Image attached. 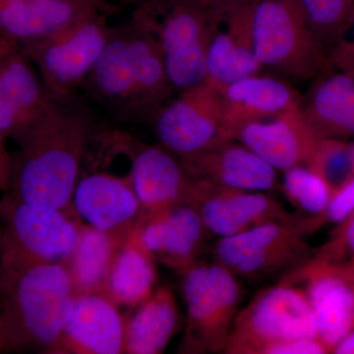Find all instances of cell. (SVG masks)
I'll return each instance as SVG.
<instances>
[{
    "label": "cell",
    "mask_w": 354,
    "mask_h": 354,
    "mask_svg": "<svg viewBox=\"0 0 354 354\" xmlns=\"http://www.w3.org/2000/svg\"><path fill=\"white\" fill-rule=\"evenodd\" d=\"M97 127L94 111L78 94L51 97L44 113L18 141L6 193L32 206L71 209Z\"/></svg>",
    "instance_id": "1"
},
{
    "label": "cell",
    "mask_w": 354,
    "mask_h": 354,
    "mask_svg": "<svg viewBox=\"0 0 354 354\" xmlns=\"http://www.w3.org/2000/svg\"><path fill=\"white\" fill-rule=\"evenodd\" d=\"M81 88L121 122L152 120L176 91L158 39L131 22L115 27Z\"/></svg>",
    "instance_id": "2"
},
{
    "label": "cell",
    "mask_w": 354,
    "mask_h": 354,
    "mask_svg": "<svg viewBox=\"0 0 354 354\" xmlns=\"http://www.w3.org/2000/svg\"><path fill=\"white\" fill-rule=\"evenodd\" d=\"M76 297L66 266H34L0 290V353L48 354Z\"/></svg>",
    "instance_id": "3"
},
{
    "label": "cell",
    "mask_w": 354,
    "mask_h": 354,
    "mask_svg": "<svg viewBox=\"0 0 354 354\" xmlns=\"http://www.w3.org/2000/svg\"><path fill=\"white\" fill-rule=\"evenodd\" d=\"M221 13L216 0H147L132 20L157 38L174 90L206 80L207 58Z\"/></svg>",
    "instance_id": "4"
},
{
    "label": "cell",
    "mask_w": 354,
    "mask_h": 354,
    "mask_svg": "<svg viewBox=\"0 0 354 354\" xmlns=\"http://www.w3.org/2000/svg\"><path fill=\"white\" fill-rule=\"evenodd\" d=\"M0 290L34 266L65 264L82 221L73 209L32 206L4 193L0 199Z\"/></svg>",
    "instance_id": "5"
},
{
    "label": "cell",
    "mask_w": 354,
    "mask_h": 354,
    "mask_svg": "<svg viewBox=\"0 0 354 354\" xmlns=\"http://www.w3.org/2000/svg\"><path fill=\"white\" fill-rule=\"evenodd\" d=\"M254 51L262 68L297 82L329 68V51L298 0H250Z\"/></svg>",
    "instance_id": "6"
},
{
    "label": "cell",
    "mask_w": 354,
    "mask_h": 354,
    "mask_svg": "<svg viewBox=\"0 0 354 354\" xmlns=\"http://www.w3.org/2000/svg\"><path fill=\"white\" fill-rule=\"evenodd\" d=\"M111 14H90L48 36L22 44L21 51L36 67L50 97L78 94L113 37Z\"/></svg>",
    "instance_id": "7"
},
{
    "label": "cell",
    "mask_w": 354,
    "mask_h": 354,
    "mask_svg": "<svg viewBox=\"0 0 354 354\" xmlns=\"http://www.w3.org/2000/svg\"><path fill=\"white\" fill-rule=\"evenodd\" d=\"M183 274L187 324L178 353H223L241 302L236 276L218 263L198 262Z\"/></svg>",
    "instance_id": "8"
},
{
    "label": "cell",
    "mask_w": 354,
    "mask_h": 354,
    "mask_svg": "<svg viewBox=\"0 0 354 354\" xmlns=\"http://www.w3.org/2000/svg\"><path fill=\"white\" fill-rule=\"evenodd\" d=\"M299 337L318 339L315 317L304 291L279 281L239 311L223 353L257 354L266 344Z\"/></svg>",
    "instance_id": "9"
},
{
    "label": "cell",
    "mask_w": 354,
    "mask_h": 354,
    "mask_svg": "<svg viewBox=\"0 0 354 354\" xmlns=\"http://www.w3.org/2000/svg\"><path fill=\"white\" fill-rule=\"evenodd\" d=\"M313 234L308 216L300 213L292 220L274 221L243 234L220 239L215 259L247 279H263L279 272H288L311 257L305 239Z\"/></svg>",
    "instance_id": "10"
},
{
    "label": "cell",
    "mask_w": 354,
    "mask_h": 354,
    "mask_svg": "<svg viewBox=\"0 0 354 354\" xmlns=\"http://www.w3.org/2000/svg\"><path fill=\"white\" fill-rule=\"evenodd\" d=\"M279 281L304 291L315 317L318 339L332 353L354 327V265L311 255Z\"/></svg>",
    "instance_id": "11"
},
{
    "label": "cell",
    "mask_w": 354,
    "mask_h": 354,
    "mask_svg": "<svg viewBox=\"0 0 354 354\" xmlns=\"http://www.w3.org/2000/svg\"><path fill=\"white\" fill-rule=\"evenodd\" d=\"M151 122L160 145L177 157L204 150L221 142V92L203 81L181 91Z\"/></svg>",
    "instance_id": "12"
},
{
    "label": "cell",
    "mask_w": 354,
    "mask_h": 354,
    "mask_svg": "<svg viewBox=\"0 0 354 354\" xmlns=\"http://www.w3.org/2000/svg\"><path fill=\"white\" fill-rule=\"evenodd\" d=\"M184 204L196 209L207 232L221 239L297 215L266 192L220 187L193 178Z\"/></svg>",
    "instance_id": "13"
},
{
    "label": "cell",
    "mask_w": 354,
    "mask_h": 354,
    "mask_svg": "<svg viewBox=\"0 0 354 354\" xmlns=\"http://www.w3.org/2000/svg\"><path fill=\"white\" fill-rule=\"evenodd\" d=\"M114 135L118 148L129 158L128 176L141 205V216L184 204L192 178L179 157L160 144L140 143L116 130Z\"/></svg>",
    "instance_id": "14"
},
{
    "label": "cell",
    "mask_w": 354,
    "mask_h": 354,
    "mask_svg": "<svg viewBox=\"0 0 354 354\" xmlns=\"http://www.w3.org/2000/svg\"><path fill=\"white\" fill-rule=\"evenodd\" d=\"M207 232L196 209L186 204L141 216L132 230L156 262L181 272L198 262Z\"/></svg>",
    "instance_id": "15"
},
{
    "label": "cell",
    "mask_w": 354,
    "mask_h": 354,
    "mask_svg": "<svg viewBox=\"0 0 354 354\" xmlns=\"http://www.w3.org/2000/svg\"><path fill=\"white\" fill-rule=\"evenodd\" d=\"M125 317L102 293H76L64 330L48 354L124 353Z\"/></svg>",
    "instance_id": "16"
},
{
    "label": "cell",
    "mask_w": 354,
    "mask_h": 354,
    "mask_svg": "<svg viewBox=\"0 0 354 354\" xmlns=\"http://www.w3.org/2000/svg\"><path fill=\"white\" fill-rule=\"evenodd\" d=\"M71 209L85 225L127 235L142 216V208L129 176L109 172L81 176L72 197Z\"/></svg>",
    "instance_id": "17"
},
{
    "label": "cell",
    "mask_w": 354,
    "mask_h": 354,
    "mask_svg": "<svg viewBox=\"0 0 354 354\" xmlns=\"http://www.w3.org/2000/svg\"><path fill=\"white\" fill-rule=\"evenodd\" d=\"M179 158L191 178L212 185L258 192L278 187L276 169L236 140Z\"/></svg>",
    "instance_id": "18"
},
{
    "label": "cell",
    "mask_w": 354,
    "mask_h": 354,
    "mask_svg": "<svg viewBox=\"0 0 354 354\" xmlns=\"http://www.w3.org/2000/svg\"><path fill=\"white\" fill-rule=\"evenodd\" d=\"M262 69L254 51L250 0H241L221 10L209 48L206 81L221 92Z\"/></svg>",
    "instance_id": "19"
},
{
    "label": "cell",
    "mask_w": 354,
    "mask_h": 354,
    "mask_svg": "<svg viewBox=\"0 0 354 354\" xmlns=\"http://www.w3.org/2000/svg\"><path fill=\"white\" fill-rule=\"evenodd\" d=\"M300 111V104L268 120L245 125L236 137L276 171L309 164L319 143Z\"/></svg>",
    "instance_id": "20"
},
{
    "label": "cell",
    "mask_w": 354,
    "mask_h": 354,
    "mask_svg": "<svg viewBox=\"0 0 354 354\" xmlns=\"http://www.w3.org/2000/svg\"><path fill=\"white\" fill-rule=\"evenodd\" d=\"M51 97L36 67L14 48L0 58V133L19 141Z\"/></svg>",
    "instance_id": "21"
},
{
    "label": "cell",
    "mask_w": 354,
    "mask_h": 354,
    "mask_svg": "<svg viewBox=\"0 0 354 354\" xmlns=\"http://www.w3.org/2000/svg\"><path fill=\"white\" fill-rule=\"evenodd\" d=\"M301 99L290 84L277 77L259 73L230 84L221 91V141L236 140L245 125L274 118Z\"/></svg>",
    "instance_id": "22"
},
{
    "label": "cell",
    "mask_w": 354,
    "mask_h": 354,
    "mask_svg": "<svg viewBox=\"0 0 354 354\" xmlns=\"http://www.w3.org/2000/svg\"><path fill=\"white\" fill-rule=\"evenodd\" d=\"M108 0H0V32L21 44L48 36L97 12L114 13Z\"/></svg>",
    "instance_id": "23"
},
{
    "label": "cell",
    "mask_w": 354,
    "mask_h": 354,
    "mask_svg": "<svg viewBox=\"0 0 354 354\" xmlns=\"http://www.w3.org/2000/svg\"><path fill=\"white\" fill-rule=\"evenodd\" d=\"M300 111L319 138H354V76L328 68L315 79Z\"/></svg>",
    "instance_id": "24"
},
{
    "label": "cell",
    "mask_w": 354,
    "mask_h": 354,
    "mask_svg": "<svg viewBox=\"0 0 354 354\" xmlns=\"http://www.w3.org/2000/svg\"><path fill=\"white\" fill-rule=\"evenodd\" d=\"M176 297L169 286L156 288L125 318V354L164 353L178 326Z\"/></svg>",
    "instance_id": "25"
},
{
    "label": "cell",
    "mask_w": 354,
    "mask_h": 354,
    "mask_svg": "<svg viewBox=\"0 0 354 354\" xmlns=\"http://www.w3.org/2000/svg\"><path fill=\"white\" fill-rule=\"evenodd\" d=\"M157 281L156 260L140 246L131 230L114 258L104 295L120 308L133 309L152 295Z\"/></svg>",
    "instance_id": "26"
},
{
    "label": "cell",
    "mask_w": 354,
    "mask_h": 354,
    "mask_svg": "<svg viewBox=\"0 0 354 354\" xmlns=\"http://www.w3.org/2000/svg\"><path fill=\"white\" fill-rule=\"evenodd\" d=\"M127 235L109 234L82 223L65 262L76 293H102L114 258Z\"/></svg>",
    "instance_id": "27"
},
{
    "label": "cell",
    "mask_w": 354,
    "mask_h": 354,
    "mask_svg": "<svg viewBox=\"0 0 354 354\" xmlns=\"http://www.w3.org/2000/svg\"><path fill=\"white\" fill-rule=\"evenodd\" d=\"M307 20L327 50L348 35L354 19V0H298Z\"/></svg>",
    "instance_id": "28"
},
{
    "label": "cell",
    "mask_w": 354,
    "mask_h": 354,
    "mask_svg": "<svg viewBox=\"0 0 354 354\" xmlns=\"http://www.w3.org/2000/svg\"><path fill=\"white\" fill-rule=\"evenodd\" d=\"M283 172V193L291 204L305 216L322 213L332 196L329 184L305 165H297Z\"/></svg>",
    "instance_id": "29"
},
{
    "label": "cell",
    "mask_w": 354,
    "mask_h": 354,
    "mask_svg": "<svg viewBox=\"0 0 354 354\" xmlns=\"http://www.w3.org/2000/svg\"><path fill=\"white\" fill-rule=\"evenodd\" d=\"M307 167L322 177L333 193L354 174L353 144L346 140L320 138Z\"/></svg>",
    "instance_id": "30"
},
{
    "label": "cell",
    "mask_w": 354,
    "mask_h": 354,
    "mask_svg": "<svg viewBox=\"0 0 354 354\" xmlns=\"http://www.w3.org/2000/svg\"><path fill=\"white\" fill-rule=\"evenodd\" d=\"M354 212V174L333 191L327 207L317 216H310L312 230L316 232L325 225H339Z\"/></svg>",
    "instance_id": "31"
},
{
    "label": "cell",
    "mask_w": 354,
    "mask_h": 354,
    "mask_svg": "<svg viewBox=\"0 0 354 354\" xmlns=\"http://www.w3.org/2000/svg\"><path fill=\"white\" fill-rule=\"evenodd\" d=\"M312 255L354 265V212L335 227L328 241Z\"/></svg>",
    "instance_id": "32"
},
{
    "label": "cell",
    "mask_w": 354,
    "mask_h": 354,
    "mask_svg": "<svg viewBox=\"0 0 354 354\" xmlns=\"http://www.w3.org/2000/svg\"><path fill=\"white\" fill-rule=\"evenodd\" d=\"M329 351L317 337H299L266 344L257 354H326Z\"/></svg>",
    "instance_id": "33"
},
{
    "label": "cell",
    "mask_w": 354,
    "mask_h": 354,
    "mask_svg": "<svg viewBox=\"0 0 354 354\" xmlns=\"http://www.w3.org/2000/svg\"><path fill=\"white\" fill-rule=\"evenodd\" d=\"M351 29L354 31V19ZM332 67L354 76V38L353 41L342 39L332 48L329 53V68Z\"/></svg>",
    "instance_id": "34"
},
{
    "label": "cell",
    "mask_w": 354,
    "mask_h": 354,
    "mask_svg": "<svg viewBox=\"0 0 354 354\" xmlns=\"http://www.w3.org/2000/svg\"><path fill=\"white\" fill-rule=\"evenodd\" d=\"M6 137L0 133V190L6 193L10 180L11 164L12 156L7 151Z\"/></svg>",
    "instance_id": "35"
},
{
    "label": "cell",
    "mask_w": 354,
    "mask_h": 354,
    "mask_svg": "<svg viewBox=\"0 0 354 354\" xmlns=\"http://www.w3.org/2000/svg\"><path fill=\"white\" fill-rule=\"evenodd\" d=\"M332 353L354 354V327L337 342Z\"/></svg>",
    "instance_id": "36"
},
{
    "label": "cell",
    "mask_w": 354,
    "mask_h": 354,
    "mask_svg": "<svg viewBox=\"0 0 354 354\" xmlns=\"http://www.w3.org/2000/svg\"><path fill=\"white\" fill-rule=\"evenodd\" d=\"M118 3L122 4V6H138L147 0H118Z\"/></svg>",
    "instance_id": "37"
},
{
    "label": "cell",
    "mask_w": 354,
    "mask_h": 354,
    "mask_svg": "<svg viewBox=\"0 0 354 354\" xmlns=\"http://www.w3.org/2000/svg\"><path fill=\"white\" fill-rule=\"evenodd\" d=\"M223 2L227 4V6H232V4L237 3V2L241 1V0H223Z\"/></svg>",
    "instance_id": "38"
},
{
    "label": "cell",
    "mask_w": 354,
    "mask_h": 354,
    "mask_svg": "<svg viewBox=\"0 0 354 354\" xmlns=\"http://www.w3.org/2000/svg\"><path fill=\"white\" fill-rule=\"evenodd\" d=\"M1 247H2V228H1V221H0V255H1Z\"/></svg>",
    "instance_id": "39"
},
{
    "label": "cell",
    "mask_w": 354,
    "mask_h": 354,
    "mask_svg": "<svg viewBox=\"0 0 354 354\" xmlns=\"http://www.w3.org/2000/svg\"><path fill=\"white\" fill-rule=\"evenodd\" d=\"M353 160H354V143L353 144Z\"/></svg>",
    "instance_id": "40"
},
{
    "label": "cell",
    "mask_w": 354,
    "mask_h": 354,
    "mask_svg": "<svg viewBox=\"0 0 354 354\" xmlns=\"http://www.w3.org/2000/svg\"><path fill=\"white\" fill-rule=\"evenodd\" d=\"M0 310H1V299H0Z\"/></svg>",
    "instance_id": "41"
}]
</instances>
